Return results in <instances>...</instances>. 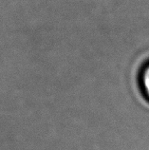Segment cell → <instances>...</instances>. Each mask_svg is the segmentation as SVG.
Masks as SVG:
<instances>
[{"label":"cell","instance_id":"6da1fadb","mask_svg":"<svg viewBox=\"0 0 149 150\" xmlns=\"http://www.w3.org/2000/svg\"><path fill=\"white\" fill-rule=\"evenodd\" d=\"M139 88L143 96L149 101V64L143 67L142 72L140 74Z\"/></svg>","mask_w":149,"mask_h":150}]
</instances>
